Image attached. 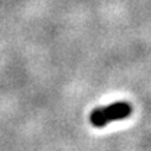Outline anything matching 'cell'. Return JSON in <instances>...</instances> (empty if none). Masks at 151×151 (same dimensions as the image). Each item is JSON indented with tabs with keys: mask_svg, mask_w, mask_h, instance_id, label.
I'll return each instance as SVG.
<instances>
[{
	"mask_svg": "<svg viewBox=\"0 0 151 151\" xmlns=\"http://www.w3.org/2000/svg\"><path fill=\"white\" fill-rule=\"evenodd\" d=\"M130 113H132V105L126 101H119L108 106L92 109V112L90 113V122L95 127H104L109 122L129 118Z\"/></svg>",
	"mask_w": 151,
	"mask_h": 151,
	"instance_id": "obj_1",
	"label": "cell"
}]
</instances>
